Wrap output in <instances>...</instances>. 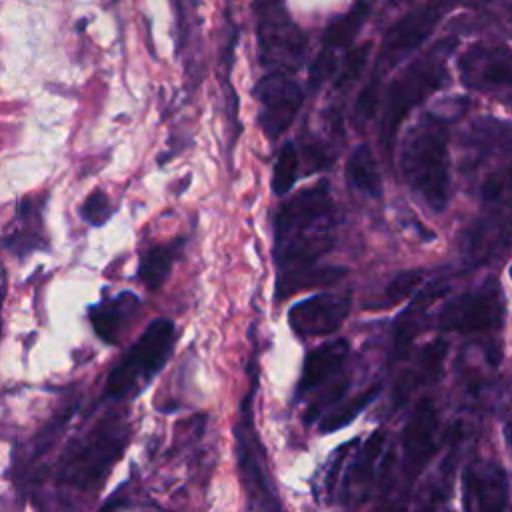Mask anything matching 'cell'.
I'll return each instance as SVG.
<instances>
[{
    "instance_id": "1",
    "label": "cell",
    "mask_w": 512,
    "mask_h": 512,
    "mask_svg": "<svg viewBox=\"0 0 512 512\" xmlns=\"http://www.w3.org/2000/svg\"><path fill=\"white\" fill-rule=\"evenodd\" d=\"M336 242V208L330 184H316L290 196L274 214L272 256L278 300L316 284H330L346 270L318 268Z\"/></svg>"
},
{
    "instance_id": "2",
    "label": "cell",
    "mask_w": 512,
    "mask_h": 512,
    "mask_svg": "<svg viewBox=\"0 0 512 512\" xmlns=\"http://www.w3.org/2000/svg\"><path fill=\"white\" fill-rule=\"evenodd\" d=\"M450 112V110H448ZM428 110L406 132L400 150V170L410 190L434 210L444 212L450 202V122L460 112Z\"/></svg>"
},
{
    "instance_id": "3",
    "label": "cell",
    "mask_w": 512,
    "mask_h": 512,
    "mask_svg": "<svg viewBox=\"0 0 512 512\" xmlns=\"http://www.w3.org/2000/svg\"><path fill=\"white\" fill-rule=\"evenodd\" d=\"M130 420L110 412L86 434L70 442L56 466V480L76 490H98L130 444Z\"/></svg>"
},
{
    "instance_id": "4",
    "label": "cell",
    "mask_w": 512,
    "mask_h": 512,
    "mask_svg": "<svg viewBox=\"0 0 512 512\" xmlns=\"http://www.w3.org/2000/svg\"><path fill=\"white\" fill-rule=\"evenodd\" d=\"M454 46V40L442 42L430 52L410 62L386 88L384 112L380 120V146L386 156H392L398 130L406 116L422 104L428 96L438 92L446 80V58Z\"/></svg>"
},
{
    "instance_id": "5",
    "label": "cell",
    "mask_w": 512,
    "mask_h": 512,
    "mask_svg": "<svg viewBox=\"0 0 512 512\" xmlns=\"http://www.w3.org/2000/svg\"><path fill=\"white\" fill-rule=\"evenodd\" d=\"M250 390L240 402L234 424V454L240 488L246 498V512H282V504L268 470L266 452L254 424V396L258 390V356L252 358Z\"/></svg>"
},
{
    "instance_id": "6",
    "label": "cell",
    "mask_w": 512,
    "mask_h": 512,
    "mask_svg": "<svg viewBox=\"0 0 512 512\" xmlns=\"http://www.w3.org/2000/svg\"><path fill=\"white\" fill-rule=\"evenodd\" d=\"M176 324L172 318L152 320L136 342L124 352L110 370L104 394L112 400H128L138 396L152 378L166 366L174 352Z\"/></svg>"
},
{
    "instance_id": "7",
    "label": "cell",
    "mask_w": 512,
    "mask_h": 512,
    "mask_svg": "<svg viewBox=\"0 0 512 512\" xmlns=\"http://www.w3.org/2000/svg\"><path fill=\"white\" fill-rule=\"evenodd\" d=\"M504 318L506 302L502 286L498 280L490 278L482 286L450 298L442 306L436 318V326L444 332L476 334L500 328Z\"/></svg>"
},
{
    "instance_id": "8",
    "label": "cell",
    "mask_w": 512,
    "mask_h": 512,
    "mask_svg": "<svg viewBox=\"0 0 512 512\" xmlns=\"http://www.w3.org/2000/svg\"><path fill=\"white\" fill-rule=\"evenodd\" d=\"M438 410L432 398L424 396L414 406L400 434V468L394 470L396 484L412 492L416 478L424 472L438 450Z\"/></svg>"
},
{
    "instance_id": "9",
    "label": "cell",
    "mask_w": 512,
    "mask_h": 512,
    "mask_svg": "<svg viewBox=\"0 0 512 512\" xmlns=\"http://www.w3.org/2000/svg\"><path fill=\"white\" fill-rule=\"evenodd\" d=\"M258 102V124L268 140L280 138L304 104L302 86L284 70L264 74L254 86Z\"/></svg>"
},
{
    "instance_id": "10",
    "label": "cell",
    "mask_w": 512,
    "mask_h": 512,
    "mask_svg": "<svg viewBox=\"0 0 512 512\" xmlns=\"http://www.w3.org/2000/svg\"><path fill=\"white\" fill-rule=\"evenodd\" d=\"M258 22V52L260 60L266 66H274V70L298 68L304 60L306 52V36L304 32L276 6L260 10Z\"/></svg>"
},
{
    "instance_id": "11",
    "label": "cell",
    "mask_w": 512,
    "mask_h": 512,
    "mask_svg": "<svg viewBox=\"0 0 512 512\" xmlns=\"http://www.w3.org/2000/svg\"><path fill=\"white\" fill-rule=\"evenodd\" d=\"M352 310L350 292H320L288 310V324L300 338L334 334Z\"/></svg>"
},
{
    "instance_id": "12",
    "label": "cell",
    "mask_w": 512,
    "mask_h": 512,
    "mask_svg": "<svg viewBox=\"0 0 512 512\" xmlns=\"http://www.w3.org/2000/svg\"><path fill=\"white\" fill-rule=\"evenodd\" d=\"M442 14H444L442 6L426 4V6L412 10L398 22H394L382 38L378 66H376L374 74L380 76L382 68L384 70L392 68L400 58H404L406 54H410L412 50L422 46L430 38V34L436 30V26L440 24Z\"/></svg>"
},
{
    "instance_id": "13",
    "label": "cell",
    "mask_w": 512,
    "mask_h": 512,
    "mask_svg": "<svg viewBox=\"0 0 512 512\" xmlns=\"http://www.w3.org/2000/svg\"><path fill=\"white\" fill-rule=\"evenodd\" d=\"M464 512H508L510 482L498 460H474L462 476Z\"/></svg>"
},
{
    "instance_id": "14",
    "label": "cell",
    "mask_w": 512,
    "mask_h": 512,
    "mask_svg": "<svg viewBox=\"0 0 512 512\" xmlns=\"http://www.w3.org/2000/svg\"><path fill=\"white\" fill-rule=\"evenodd\" d=\"M462 84L472 90H500L512 82V56L508 46H470L458 62Z\"/></svg>"
},
{
    "instance_id": "15",
    "label": "cell",
    "mask_w": 512,
    "mask_h": 512,
    "mask_svg": "<svg viewBox=\"0 0 512 512\" xmlns=\"http://www.w3.org/2000/svg\"><path fill=\"white\" fill-rule=\"evenodd\" d=\"M384 442V432L376 430L352 456V464L348 466L342 482V506H360L368 498L372 480L376 476L378 458L384 452Z\"/></svg>"
},
{
    "instance_id": "16",
    "label": "cell",
    "mask_w": 512,
    "mask_h": 512,
    "mask_svg": "<svg viewBox=\"0 0 512 512\" xmlns=\"http://www.w3.org/2000/svg\"><path fill=\"white\" fill-rule=\"evenodd\" d=\"M142 300L130 290H122L112 298H104L90 308L88 318L96 336L106 344H118L124 330L132 324Z\"/></svg>"
},
{
    "instance_id": "17",
    "label": "cell",
    "mask_w": 512,
    "mask_h": 512,
    "mask_svg": "<svg viewBox=\"0 0 512 512\" xmlns=\"http://www.w3.org/2000/svg\"><path fill=\"white\" fill-rule=\"evenodd\" d=\"M350 354V344L344 338L330 340L314 350H310L304 358L300 380L296 386V396H304L314 388L326 384L336 374H340L346 358Z\"/></svg>"
},
{
    "instance_id": "18",
    "label": "cell",
    "mask_w": 512,
    "mask_h": 512,
    "mask_svg": "<svg viewBox=\"0 0 512 512\" xmlns=\"http://www.w3.org/2000/svg\"><path fill=\"white\" fill-rule=\"evenodd\" d=\"M446 352H448V346L442 340L430 342L420 350L416 364L412 368H408L394 386V404L396 406H402L416 388H420L440 376Z\"/></svg>"
},
{
    "instance_id": "19",
    "label": "cell",
    "mask_w": 512,
    "mask_h": 512,
    "mask_svg": "<svg viewBox=\"0 0 512 512\" xmlns=\"http://www.w3.org/2000/svg\"><path fill=\"white\" fill-rule=\"evenodd\" d=\"M184 248V238H174L170 242H162V244H154L150 248H146L140 254V262H138V280L150 290H160L162 284L166 282V278L172 272V266L176 262V258L180 256Z\"/></svg>"
},
{
    "instance_id": "20",
    "label": "cell",
    "mask_w": 512,
    "mask_h": 512,
    "mask_svg": "<svg viewBox=\"0 0 512 512\" xmlns=\"http://www.w3.org/2000/svg\"><path fill=\"white\" fill-rule=\"evenodd\" d=\"M346 182L352 190H358L366 196L380 198L382 196V178L368 144H358L346 162Z\"/></svg>"
},
{
    "instance_id": "21",
    "label": "cell",
    "mask_w": 512,
    "mask_h": 512,
    "mask_svg": "<svg viewBox=\"0 0 512 512\" xmlns=\"http://www.w3.org/2000/svg\"><path fill=\"white\" fill-rule=\"evenodd\" d=\"M34 218H38V206H36L34 198H30V196L22 198L18 202V212H16L18 226L12 228L10 232L6 230L4 238H2V244L6 246V250H10L22 258V256L30 254L32 250H38L40 246H44L42 236L30 228V222Z\"/></svg>"
},
{
    "instance_id": "22",
    "label": "cell",
    "mask_w": 512,
    "mask_h": 512,
    "mask_svg": "<svg viewBox=\"0 0 512 512\" xmlns=\"http://www.w3.org/2000/svg\"><path fill=\"white\" fill-rule=\"evenodd\" d=\"M368 14H370V4L366 0L356 2L344 16H340L338 20H334L326 28L324 40H322V48L334 52L336 48L350 46L354 36H356V32L368 20Z\"/></svg>"
},
{
    "instance_id": "23",
    "label": "cell",
    "mask_w": 512,
    "mask_h": 512,
    "mask_svg": "<svg viewBox=\"0 0 512 512\" xmlns=\"http://www.w3.org/2000/svg\"><path fill=\"white\" fill-rule=\"evenodd\" d=\"M380 394V384H374L366 390H362L360 394L352 396L350 400H344L340 404H334L320 420V430L322 432H336L344 426H348L364 408H368V404H372Z\"/></svg>"
},
{
    "instance_id": "24",
    "label": "cell",
    "mask_w": 512,
    "mask_h": 512,
    "mask_svg": "<svg viewBox=\"0 0 512 512\" xmlns=\"http://www.w3.org/2000/svg\"><path fill=\"white\" fill-rule=\"evenodd\" d=\"M298 170H300V154L292 142H286L280 148L274 162L272 192L276 196H286L298 180Z\"/></svg>"
},
{
    "instance_id": "25",
    "label": "cell",
    "mask_w": 512,
    "mask_h": 512,
    "mask_svg": "<svg viewBox=\"0 0 512 512\" xmlns=\"http://www.w3.org/2000/svg\"><path fill=\"white\" fill-rule=\"evenodd\" d=\"M424 278V272L422 270H416V268H410V270H402L398 272L384 288L382 292V300L376 304V308H392L404 300H408L416 288L420 286Z\"/></svg>"
},
{
    "instance_id": "26",
    "label": "cell",
    "mask_w": 512,
    "mask_h": 512,
    "mask_svg": "<svg viewBox=\"0 0 512 512\" xmlns=\"http://www.w3.org/2000/svg\"><path fill=\"white\" fill-rule=\"evenodd\" d=\"M326 386L312 402L310 406L306 408V414H304V422H314V420H320V412L324 410H330L334 404H338L342 400V396L346 394L348 386H350V378H340V376H334L332 380H328Z\"/></svg>"
},
{
    "instance_id": "27",
    "label": "cell",
    "mask_w": 512,
    "mask_h": 512,
    "mask_svg": "<svg viewBox=\"0 0 512 512\" xmlns=\"http://www.w3.org/2000/svg\"><path fill=\"white\" fill-rule=\"evenodd\" d=\"M112 212H114L112 202L108 194L100 188L92 190L80 206V216L90 226H104L112 218Z\"/></svg>"
},
{
    "instance_id": "28",
    "label": "cell",
    "mask_w": 512,
    "mask_h": 512,
    "mask_svg": "<svg viewBox=\"0 0 512 512\" xmlns=\"http://www.w3.org/2000/svg\"><path fill=\"white\" fill-rule=\"evenodd\" d=\"M368 54H370V44H362V46H356V48H350L346 58H344V64H340V68L336 70V88H346L350 82H354L360 72L364 70V64L368 60Z\"/></svg>"
},
{
    "instance_id": "29",
    "label": "cell",
    "mask_w": 512,
    "mask_h": 512,
    "mask_svg": "<svg viewBox=\"0 0 512 512\" xmlns=\"http://www.w3.org/2000/svg\"><path fill=\"white\" fill-rule=\"evenodd\" d=\"M378 102H380V76L372 74L356 98L354 120L358 124H364L366 120H370L378 108Z\"/></svg>"
},
{
    "instance_id": "30",
    "label": "cell",
    "mask_w": 512,
    "mask_h": 512,
    "mask_svg": "<svg viewBox=\"0 0 512 512\" xmlns=\"http://www.w3.org/2000/svg\"><path fill=\"white\" fill-rule=\"evenodd\" d=\"M446 494H450V468L448 472L442 470V476L428 486L414 512H438L440 504L446 500Z\"/></svg>"
},
{
    "instance_id": "31",
    "label": "cell",
    "mask_w": 512,
    "mask_h": 512,
    "mask_svg": "<svg viewBox=\"0 0 512 512\" xmlns=\"http://www.w3.org/2000/svg\"><path fill=\"white\" fill-rule=\"evenodd\" d=\"M336 70H338V62H336L334 52L322 48L318 52V56L314 58V62L310 64V70H308V84H310V88L316 90L318 86H322L324 80H328Z\"/></svg>"
},
{
    "instance_id": "32",
    "label": "cell",
    "mask_w": 512,
    "mask_h": 512,
    "mask_svg": "<svg viewBox=\"0 0 512 512\" xmlns=\"http://www.w3.org/2000/svg\"><path fill=\"white\" fill-rule=\"evenodd\" d=\"M122 508H124L122 496H120V494H114V496H110V498L100 506L98 512H120Z\"/></svg>"
},
{
    "instance_id": "33",
    "label": "cell",
    "mask_w": 512,
    "mask_h": 512,
    "mask_svg": "<svg viewBox=\"0 0 512 512\" xmlns=\"http://www.w3.org/2000/svg\"><path fill=\"white\" fill-rule=\"evenodd\" d=\"M6 288H8L6 268H4V264L0 262V308H2V302H4V296H6Z\"/></svg>"
},
{
    "instance_id": "34",
    "label": "cell",
    "mask_w": 512,
    "mask_h": 512,
    "mask_svg": "<svg viewBox=\"0 0 512 512\" xmlns=\"http://www.w3.org/2000/svg\"><path fill=\"white\" fill-rule=\"evenodd\" d=\"M282 0H254V6L258 8V10H266V8H272V6H276V4H280Z\"/></svg>"
}]
</instances>
